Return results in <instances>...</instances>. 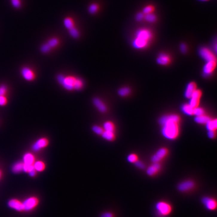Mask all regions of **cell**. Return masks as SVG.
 Instances as JSON below:
<instances>
[{"instance_id":"49","label":"cell","mask_w":217,"mask_h":217,"mask_svg":"<svg viewBox=\"0 0 217 217\" xmlns=\"http://www.w3.org/2000/svg\"><path fill=\"white\" fill-rule=\"evenodd\" d=\"M199 1H208V0H199Z\"/></svg>"},{"instance_id":"36","label":"cell","mask_w":217,"mask_h":217,"mask_svg":"<svg viewBox=\"0 0 217 217\" xmlns=\"http://www.w3.org/2000/svg\"><path fill=\"white\" fill-rule=\"evenodd\" d=\"M92 130L95 134L99 135H101L104 131L102 127L98 125H94L92 127Z\"/></svg>"},{"instance_id":"3","label":"cell","mask_w":217,"mask_h":217,"mask_svg":"<svg viewBox=\"0 0 217 217\" xmlns=\"http://www.w3.org/2000/svg\"><path fill=\"white\" fill-rule=\"evenodd\" d=\"M24 211L30 212L34 209L39 204V200L36 197L32 196L26 198L23 202Z\"/></svg>"},{"instance_id":"24","label":"cell","mask_w":217,"mask_h":217,"mask_svg":"<svg viewBox=\"0 0 217 217\" xmlns=\"http://www.w3.org/2000/svg\"><path fill=\"white\" fill-rule=\"evenodd\" d=\"M60 42V41L59 39L56 37H51L48 39L46 42L47 44L49 45V46L52 48V49L57 47L59 45Z\"/></svg>"},{"instance_id":"43","label":"cell","mask_w":217,"mask_h":217,"mask_svg":"<svg viewBox=\"0 0 217 217\" xmlns=\"http://www.w3.org/2000/svg\"><path fill=\"white\" fill-rule=\"evenodd\" d=\"M134 163H135L136 166L138 168L142 169H143L145 168L144 164L143 163L142 161H139L138 160L136 162H135Z\"/></svg>"},{"instance_id":"42","label":"cell","mask_w":217,"mask_h":217,"mask_svg":"<svg viewBox=\"0 0 217 217\" xmlns=\"http://www.w3.org/2000/svg\"><path fill=\"white\" fill-rule=\"evenodd\" d=\"M7 104V99L5 96H0V106H4Z\"/></svg>"},{"instance_id":"37","label":"cell","mask_w":217,"mask_h":217,"mask_svg":"<svg viewBox=\"0 0 217 217\" xmlns=\"http://www.w3.org/2000/svg\"><path fill=\"white\" fill-rule=\"evenodd\" d=\"M194 115L195 116H200L201 115H204V111L203 108L200 107H197L194 108Z\"/></svg>"},{"instance_id":"38","label":"cell","mask_w":217,"mask_h":217,"mask_svg":"<svg viewBox=\"0 0 217 217\" xmlns=\"http://www.w3.org/2000/svg\"><path fill=\"white\" fill-rule=\"evenodd\" d=\"M127 161L128 162L130 163H135L138 161V156L137 155L134 153L129 154V155L128 156Z\"/></svg>"},{"instance_id":"26","label":"cell","mask_w":217,"mask_h":217,"mask_svg":"<svg viewBox=\"0 0 217 217\" xmlns=\"http://www.w3.org/2000/svg\"><path fill=\"white\" fill-rule=\"evenodd\" d=\"M211 118L206 115H203L200 116H195V121L199 124H206Z\"/></svg>"},{"instance_id":"46","label":"cell","mask_w":217,"mask_h":217,"mask_svg":"<svg viewBox=\"0 0 217 217\" xmlns=\"http://www.w3.org/2000/svg\"><path fill=\"white\" fill-rule=\"evenodd\" d=\"M208 136L210 139L215 138L216 137L215 131H208Z\"/></svg>"},{"instance_id":"22","label":"cell","mask_w":217,"mask_h":217,"mask_svg":"<svg viewBox=\"0 0 217 217\" xmlns=\"http://www.w3.org/2000/svg\"><path fill=\"white\" fill-rule=\"evenodd\" d=\"M33 167L36 172H42L45 169V164L42 161H35L33 164Z\"/></svg>"},{"instance_id":"15","label":"cell","mask_w":217,"mask_h":217,"mask_svg":"<svg viewBox=\"0 0 217 217\" xmlns=\"http://www.w3.org/2000/svg\"><path fill=\"white\" fill-rule=\"evenodd\" d=\"M197 90V86L194 82H190L187 84L184 91V97L189 99L193 94L195 90Z\"/></svg>"},{"instance_id":"45","label":"cell","mask_w":217,"mask_h":217,"mask_svg":"<svg viewBox=\"0 0 217 217\" xmlns=\"http://www.w3.org/2000/svg\"><path fill=\"white\" fill-rule=\"evenodd\" d=\"M144 18V14L143 13L139 12L137 13L136 16V19L138 21H141Z\"/></svg>"},{"instance_id":"21","label":"cell","mask_w":217,"mask_h":217,"mask_svg":"<svg viewBox=\"0 0 217 217\" xmlns=\"http://www.w3.org/2000/svg\"><path fill=\"white\" fill-rule=\"evenodd\" d=\"M181 110L183 113L187 116L194 115V108L188 104H184L181 107Z\"/></svg>"},{"instance_id":"33","label":"cell","mask_w":217,"mask_h":217,"mask_svg":"<svg viewBox=\"0 0 217 217\" xmlns=\"http://www.w3.org/2000/svg\"><path fill=\"white\" fill-rule=\"evenodd\" d=\"M84 82L82 79L80 78H76V81L74 85V90L79 91L83 87Z\"/></svg>"},{"instance_id":"4","label":"cell","mask_w":217,"mask_h":217,"mask_svg":"<svg viewBox=\"0 0 217 217\" xmlns=\"http://www.w3.org/2000/svg\"><path fill=\"white\" fill-rule=\"evenodd\" d=\"M158 213L162 216H166L172 212V207L170 204L164 201H159L155 206Z\"/></svg>"},{"instance_id":"23","label":"cell","mask_w":217,"mask_h":217,"mask_svg":"<svg viewBox=\"0 0 217 217\" xmlns=\"http://www.w3.org/2000/svg\"><path fill=\"white\" fill-rule=\"evenodd\" d=\"M23 162L19 161L15 163L12 167V170L15 173H20L23 172Z\"/></svg>"},{"instance_id":"35","label":"cell","mask_w":217,"mask_h":217,"mask_svg":"<svg viewBox=\"0 0 217 217\" xmlns=\"http://www.w3.org/2000/svg\"><path fill=\"white\" fill-rule=\"evenodd\" d=\"M144 18L147 22L153 23L156 20V17L152 13H150L144 15Z\"/></svg>"},{"instance_id":"1","label":"cell","mask_w":217,"mask_h":217,"mask_svg":"<svg viewBox=\"0 0 217 217\" xmlns=\"http://www.w3.org/2000/svg\"><path fill=\"white\" fill-rule=\"evenodd\" d=\"M180 118L176 114L164 115L159 120L162 126L161 133L165 138L173 140L178 137L179 132Z\"/></svg>"},{"instance_id":"19","label":"cell","mask_w":217,"mask_h":217,"mask_svg":"<svg viewBox=\"0 0 217 217\" xmlns=\"http://www.w3.org/2000/svg\"><path fill=\"white\" fill-rule=\"evenodd\" d=\"M35 161L34 156L31 153L27 152L24 154L23 157V161L24 164L33 165Z\"/></svg>"},{"instance_id":"39","label":"cell","mask_w":217,"mask_h":217,"mask_svg":"<svg viewBox=\"0 0 217 217\" xmlns=\"http://www.w3.org/2000/svg\"><path fill=\"white\" fill-rule=\"evenodd\" d=\"M154 11V7L151 5H148L144 8L143 10V13L144 14H148L150 13H152Z\"/></svg>"},{"instance_id":"11","label":"cell","mask_w":217,"mask_h":217,"mask_svg":"<svg viewBox=\"0 0 217 217\" xmlns=\"http://www.w3.org/2000/svg\"><path fill=\"white\" fill-rule=\"evenodd\" d=\"M216 66V61L206 62L203 68V76L207 77L210 76L214 71Z\"/></svg>"},{"instance_id":"12","label":"cell","mask_w":217,"mask_h":217,"mask_svg":"<svg viewBox=\"0 0 217 217\" xmlns=\"http://www.w3.org/2000/svg\"><path fill=\"white\" fill-rule=\"evenodd\" d=\"M195 186V184L192 181H186L181 182L178 184V189L180 192H188L193 189Z\"/></svg>"},{"instance_id":"32","label":"cell","mask_w":217,"mask_h":217,"mask_svg":"<svg viewBox=\"0 0 217 217\" xmlns=\"http://www.w3.org/2000/svg\"><path fill=\"white\" fill-rule=\"evenodd\" d=\"M51 50H52V48L46 42L43 43L40 47V51H41V53L43 54H48L49 52H51Z\"/></svg>"},{"instance_id":"25","label":"cell","mask_w":217,"mask_h":217,"mask_svg":"<svg viewBox=\"0 0 217 217\" xmlns=\"http://www.w3.org/2000/svg\"><path fill=\"white\" fill-rule=\"evenodd\" d=\"M99 5L96 3H92L88 5V12L90 15L96 14L99 10Z\"/></svg>"},{"instance_id":"47","label":"cell","mask_w":217,"mask_h":217,"mask_svg":"<svg viewBox=\"0 0 217 217\" xmlns=\"http://www.w3.org/2000/svg\"><path fill=\"white\" fill-rule=\"evenodd\" d=\"M101 217H114V215L112 213L105 212L101 215Z\"/></svg>"},{"instance_id":"20","label":"cell","mask_w":217,"mask_h":217,"mask_svg":"<svg viewBox=\"0 0 217 217\" xmlns=\"http://www.w3.org/2000/svg\"><path fill=\"white\" fill-rule=\"evenodd\" d=\"M63 24L64 27L66 30H69L76 27L74 20L71 17H66L63 19Z\"/></svg>"},{"instance_id":"16","label":"cell","mask_w":217,"mask_h":217,"mask_svg":"<svg viewBox=\"0 0 217 217\" xmlns=\"http://www.w3.org/2000/svg\"><path fill=\"white\" fill-rule=\"evenodd\" d=\"M93 104L96 108L102 113H105L107 110V107L104 103L100 99L94 98L93 100Z\"/></svg>"},{"instance_id":"5","label":"cell","mask_w":217,"mask_h":217,"mask_svg":"<svg viewBox=\"0 0 217 217\" xmlns=\"http://www.w3.org/2000/svg\"><path fill=\"white\" fill-rule=\"evenodd\" d=\"M198 54L206 62L216 61V58L214 54L207 47L200 48L198 50Z\"/></svg>"},{"instance_id":"48","label":"cell","mask_w":217,"mask_h":217,"mask_svg":"<svg viewBox=\"0 0 217 217\" xmlns=\"http://www.w3.org/2000/svg\"><path fill=\"white\" fill-rule=\"evenodd\" d=\"M37 172H36V170H35L34 169L33 170H32L30 172H29L28 174L31 177H34L36 176V173Z\"/></svg>"},{"instance_id":"34","label":"cell","mask_w":217,"mask_h":217,"mask_svg":"<svg viewBox=\"0 0 217 217\" xmlns=\"http://www.w3.org/2000/svg\"><path fill=\"white\" fill-rule=\"evenodd\" d=\"M10 2L13 8L16 9H20L22 7L21 0H10Z\"/></svg>"},{"instance_id":"28","label":"cell","mask_w":217,"mask_h":217,"mask_svg":"<svg viewBox=\"0 0 217 217\" xmlns=\"http://www.w3.org/2000/svg\"><path fill=\"white\" fill-rule=\"evenodd\" d=\"M101 135L103 138L109 141H113L115 139V137L114 132L107 131H104V132H103Z\"/></svg>"},{"instance_id":"29","label":"cell","mask_w":217,"mask_h":217,"mask_svg":"<svg viewBox=\"0 0 217 217\" xmlns=\"http://www.w3.org/2000/svg\"><path fill=\"white\" fill-rule=\"evenodd\" d=\"M68 32L71 37H72L74 39H77L80 37V32L77 27H74L70 30H68Z\"/></svg>"},{"instance_id":"18","label":"cell","mask_w":217,"mask_h":217,"mask_svg":"<svg viewBox=\"0 0 217 217\" xmlns=\"http://www.w3.org/2000/svg\"><path fill=\"white\" fill-rule=\"evenodd\" d=\"M170 62V57L167 54L164 53L160 54L157 58V62L161 65H167Z\"/></svg>"},{"instance_id":"30","label":"cell","mask_w":217,"mask_h":217,"mask_svg":"<svg viewBox=\"0 0 217 217\" xmlns=\"http://www.w3.org/2000/svg\"><path fill=\"white\" fill-rule=\"evenodd\" d=\"M103 129L104 131H111L114 132L115 130V126L113 123L111 121H106L104 123L103 125Z\"/></svg>"},{"instance_id":"9","label":"cell","mask_w":217,"mask_h":217,"mask_svg":"<svg viewBox=\"0 0 217 217\" xmlns=\"http://www.w3.org/2000/svg\"><path fill=\"white\" fill-rule=\"evenodd\" d=\"M201 96V91L200 90L197 89L190 98H189L188 104L193 108L198 107Z\"/></svg>"},{"instance_id":"7","label":"cell","mask_w":217,"mask_h":217,"mask_svg":"<svg viewBox=\"0 0 217 217\" xmlns=\"http://www.w3.org/2000/svg\"><path fill=\"white\" fill-rule=\"evenodd\" d=\"M77 77L73 76L65 77L60 85L68 91L74 90V85Z\"/></svg>"},{"instance_id":"31","label":"cell","mask_w":217,"mask_h":217,"mask_svg":"<svg viewBox=\"0 0 217 217\" xmlns=\"http://www.w3.org/2000/svg\"><path fill=\"white\" fill-rule=\"evenodd\" d=\"M131 93L130 88L128 87H123L118 90V93L119 95L122 97H125L128 96Z\"/></svg>"},{"instance_id":"44","label":"cell","mask_w":217,"mask_h":217,"mask_svg":"<svg viewBox=\"0 0 217 217\" xmlns=\"http://www.w3.org/2000/svg\"><path fill=\"white\" fill-rule=\"evenodd\" d=\"M180 50H181V52L183 54H185L187 52V48L186 44L184 43H181L180 45Z\"/></svg>"},{"instance_id":"2","label":"cell","mask_w":217,"mask_h":217,"mask_svg":"<svg viewBox=\"0 0 217 217\" xmlns=\"http://www.w3.org/2000/svg\"><path fill=\"white\" fill-rule=\"evenodd\" d=\"M152 38V34L149 30L140 29L136 32L135 37L132 41V46L135 49H143L148 45Z\"/></svg>"},{"instance_id":"10","label":"cell","mask_w":217,"mask_h":217,"mask_svg":"<svg viewBox=\"0 0 217 217\" xmlns=\"http://www.w3.org/2000/svg\"><path fill=\"white\" fill-rule=\"evenodd\" d=\"M168 154V150L165 148H160L152 156L151 161L153 163H159Z\"/></svg>"},{"instance_id":"13","label":"cell","mask_w":217,"mask_h":217,"mask_svg":"<svg viewBox=\"0 0 217 217\" xmlns=\"http://www.w3.org/2000/svg\"><path fill=\"white\" fill-rule=\"evenodd\" d=\"M8 206L10 208L18 212L24 211V207L23 203L17 199H11L8 201Z\"/></svg>"},{"instance_id":"17","label":"cell","mask_w":217,"mask_h":217,"mask_svg":"<svg viewBox=\"0 0 217 217\" xmlns=\"http://www.w3.org/2000/svg\"><path fill=\"white\" fill-rule=\"evenodd\" d=\"M161 165L159 163H153L147 169V174L149 176H153L161 170Z\"/></svg>"},{"instance_id":"14","label":"cell","mask_w":217,"mask_h":217,"mask_svg":"<svg viewBox=\"0 0 217 217\" xmlns=\"http://www.w3.org/2000/svg\"><path fill=\"white\" fill-rule=\"evenodd\" d=\"M201 201L207 209L213 211L217 208V202L213 198L209 197H204Z\"/></svg>"},{"instance_id":"41","label":"cell","mask_w":217,"mask_h":217,"mask_svg":"<svg viewBox=\"0 0 217 217\" xmlns=\"http://www.w3.org/2000/svg\"><path fill=\"white\" fill-rule=\"evenodd\" d=\"M7 91V87L5 85L0 86V96H5Z\"/></svg>"},{"instance_id":"8","label":"cell","mask_w":217,"mask_h":217,"mask_svg":"<svg viewBox=\"0 0 217 217\" xmlns=\"http://www.w3.org/2000/svg\"><path fill=\"white\" fill-rule=\"evenodd\" d=\"M21 74L24 80L27 81H33L35 78L34 71L28 66H24L21 70Z\"/></svg>"},{"instance_id":"27","label":"cell","mask_w":217,"mask_h":217,"mask_svg":"<svg viewBox=\"0 0 217 217\" xmlns=\"http://www.w3.org/2000/svg\"><path fill=\"white\" fill-rule=\"evenodd\" d=\"M206 127L208 131H215L217 127V119L210 120L206 124Z\"/></svg>"},{"instance_id":"6","label":"cell","mask_w":217,"mask_h":217,"mask_svg":"<svg viewBox=\"0 0 217 217\" xmlns=\"http://www.w3.org/2000/svg\"><path fill=\"white\" fill-rule=\"evenodd\" d=\"M49 140L45 137L38 139L32 145V150L34 152H39L48 146Z\"/></svg>"},{"instance_id":"40","label":"cell","mask_w":217,"mask_h":217,"mask_svg":"<svg viewBox=\"0 0 217 217\" xmlns=\"http://www.w3.org/2000/svg\"><path fill=\"white\" fill-rule=\"evenodd\" d=\"M34 169V168L33 167V165H26L24 164L23 172L26 173H28Z\"/></svg>"}]
</instances>
